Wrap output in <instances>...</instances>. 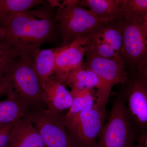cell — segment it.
<instances>
[{
	"label": "cell",
	"instance_id": "obj_1",
	"mask_svg": "<svg viewBox=\"0 0 147 147\" xmlns=\"http://www.w3.org/2000/svg\"><path fill=\"white\" fill-rule=\"evenodd\" d=\"M47 1L18 15L5 27L4 40L20 55H32L43 44L61 36L55 10Z\"/></svg>",
	"mask_w": 147,
	"mask_h": 147
},
{
	"label": "cell",
	"instance_id": "obj_2",
	"mask_svg": "<svg viewBox=\"0 0 147 147\" xmlns=\"http://www.w3.org/2000/svg\"><path fill=\"white\" fill-rule=\"evenodd\" d=\"M4 84L32 110L44 109L42 87L32 55H21L13 61L6 69Z\"/></svg>",
	"mask_w": 147,
	"mask_h": 147
},
{
	"label": "cell",
	"instance_id": "obj_3",
	"mask_svg": "<svg viewBox=\"0 0 147 147\" xmlns=\"http://www.w3.org/2000/svg\"><path fill=\"white\" fill-rule=\"evenodd\" d=\"M62 1L55 12L61 36L59 47L68 45L79 37L88 35L100 23L89 9L79 5L80 1Z\"/></svg>",
	"mask_w": 147,
	"mask_h": 147
},
{
	"label": "cell",
	"instance_id": "obj_4",
	"mask_svg": "<svg viewBox=\"0 0 147 147\" xmlns=\"http://www.w3.org/2000/svg\"><path fill=\"white\" fill-rule=\"evenodd\" d=\"M138 139L124 102L117 94L108 121L102 127L94 147H135Z\"/></svg>",
	"mask_w": 147,
	"mask_h": 147
},
{
	"label": "cell",
	"instance_id": "obj_5",
	"mask_svg": "<svg viewBox=\"0 0 147 147\" xmlns=\"http://www.w3.org/2000/svg\"><path fill=\"white\" fill-rule=\"evenodd\" d=\"M105 105L96 102L92 108L69 117L63 116L70 138L77 147H94L106 117Z\"/></svg>",
	"mask_w": 147,
	"mask_h": 147
},
{
	"label": "cell",
	"instance_id": "obj_6",
	"mask_svg": "<svg viewBox=\"0 0 147 147\" xmlns=\"http://www.w3.org/2000/svg\"><path fill=\"white\" fill-rule=\"evenodd\" d=\"M121 85L118 94L124 102L134 131L138 138L147 134V82L131 75Z\"/></svg>",
	"mask_w": 147,
	"mask_h": 147
},
{
	"label": "cell",
	"instance_id": "obj_7",
	"mask_svg": "<svg viewBox=\"0 0 147 147\" xmlns=\"http://www.w3.org/2000/svg\"><path fill=\"white\" fill-rule=\"evenodd\" d=\"M83 66L94 71L102 84V94L96 102L106 105L114 86L126 82L129 75L125 69L122 57L106 59L100 57L86 51Z\"/></svg>",
	"mask_w": 147,
	"mask_h": 147
},
{
	"label": "cell",
	"instance_id": "obj_8",
	"mask_svg": "<svg viewBox=\"0 0 147 147\" xmlns=\"http://www.w3.org/2000/svg\"><path fill=\"white\" fill-rule=\"evenodd\" d=\"M61 114L32 110L27 117L36 129L45 147H77L71 140Z\"/></svg>",
	"mask_w": 147,
	"mask_h": 147
},
{
	"label": "cell",
	"instance_id": "obj_9",
	"mask_svg": "<svg viewBox=\"0 0 147 147\" xmlns=\"http://www.w3.org/2000/svg\"><path fill=\"white\" fill-rule=\"evenodd\" d=\"M123 41L121 55L129 75L147 59V29L144 24L123 20Z\"/></svg>",
	"mask_w": 147,
	"mask_h": 147
},
{
	"label": "cell",
	"instance_id": "obj_10",
	"mask_svg": "<svg viewBox=\"0 0 147 147\" xmlns=\"http://www.w3.org/2000/svg\"><path fill=\"white\" fill-rule=\"evenodd\" d=\"M89 35L79 37L68 45L56 48L54 75L65 74L83 65L89 39Z\"/></svg>",
	"mask_w": 147,
	"mask_h": 147
},
{
	"label": "cell",
	"instance_id": "obj_11",
	"mask_svg": "<svg viewBox=\"0 0 147 147\" xmlns=\"http://www.w3.org/2000/svg\"><path fill=\"white\" fill-rule=\"evenodd\" d=\"M42 102L47 105L48 112L58 115L71 107L73 102L71 92L54 75L42 85Z\"/></svg>",
	"mask_w": 147,
	"mask_h": 147
},
{
	"label": "cell",
	"instance_id": "obj_12",
	"mask_svg": "<svg viewBox=\"0 0 147 147\" xmlns=\"http://www.w3.org/2000/svg\"><path fill=\"white\" fill-rule=\"evenodd\" d=\"M56 79L65 86L79 89H96V98L102 94V87L97 75L89 69L83 65L65 74L53 75Z\"/></svg>",
	"mask_w": 147,
	"mask_h": 147
},
{
	"label": "cell",
	"instance_id": "obj_13",
	"mask_svg": "<svg viewBox=\"0 0 147 147\" xmlns=\"http://www.w3.org/2000/svg\"><path fill=\"white\" fill-rule=\"evenodd\" d=\"M9 147H45V146L38 131L26 117L15 124Z\"/></svg>",
	"mask_w": 147,
	"mask_h": 147
},
{
	"label": "cell",
	"instance_id": "obj_14",
	"mask_svg": "<svg viewBox=\"0 0 147 147\" xmlns=\"http://www.w3.org/2000/svg\"><path fill=\"white\" fill-rule=\"evenodd\" d=\"M5 99L0 101V127L16 123L27 117L32 110L27 104L11 91Z\"/></svg>",
	"mask_w": 147,
	"mask_h": 147
},
{
	"label": "cell",
	"instance_id": "obj_15",
	"mask_svg": "<svg viewBox=\"0 0 147 147\" xmlns=\"http://www.w3.org/2000/svg\"><path fill=\"white\" fill-rule=\"evenodd\" d=\"M121 0H84L79 5L88 8L100 23L123 19Z\"/></svg>",
	"mask_w": 147,
	"mask_h": 147
},
{
	"label": "cell",
	"instance_id": "obj_16",
	"mask_svg": "<svg viewBox=\"0 0 147 147\" xmlns=\"http://www.w3.org/2000/svg\"><path fill=\"white\" fill-rule=\"evenodd\" d=\"M90 34L109 44L121 55L123 41V19L100 23Z\"/></svg>",
	"mask_w": 147,
	"mask_h": 147
},
{
	"label": "cell",
	"instance_id": "obj_17",
	"mask_svg": "<svg viewBox=\"0 0 147 147\" xmlns=\"http://www.w3.org/2000/svg\"><path fill=\"white\" fill-rule=\"evenodd\" d=\"M45 2L42 0H0V24L5 28L19 14Z\"/></svg>",
	"mask_w": 147,
	"mask_h": 147
},
{
	"label": "cell",
	"instance_id": "obj_18",
	"mask_svg": "<svg viewBox=\"0 0 147 147\" xmlns=\"http://www.w3.org/2000/svg\"><path fill=\"white\" fill-rule=\"evenodd\" d=\"M56 48L39 50L33 54L35 68L40 79L41 87L55 71Z\"/></svg>",
	"mask_w": 147,
	"mask_h": 147
},
{
	"label": "cell",
	"instance_id": "obj_19",
	"mask_svg": "<svg viewBox=\"0 0 147 147\" xmlns=\"http://www.w3.org/2000/svg\"><path fill=\"white\" fill-rule=\"evenodd\" d=\"M73 102L71 107L65 117H69L82 111L90 109L96 102V96L94 95V90L89 89L71 88Z\"/></svg>",
	"mask_w": 147,
	"mask_h": 147
},
{
	"label": "cell",
	"instance_id": "obj_20",
	"mask_svg": "<svg viewBox=\"0 0 147 147\" xmlns=\"http://www.w3.org/2000/svg\"><path fill=\"white\" fill-rule=\"evenodd\" d=\"M123 20L142 24L147 18V0H121Z\"/></svg>",
	"mask_w": 147,
	"mask_h": 147
},
{
	"label": "cell",
	"instance_id": "obj_21",
	"mask_svg": "<svg viewBox=\"0 0 147 147\" xmlns=\"http://www.w3.org/2000/svg\"><path fill=\"white\" fill-rule=\"evenodd\" d=\"M89 35V39L87 46V51L91 52L100 57L106 59L121 57V55L109 44L95 37L90 34Z\"/></svg>",
	"mask_w": 147,
	"mask_h": 147
},
{
	"label": "cell",
	"instance_id": "obj_22",
	"mask_svg": "<svg viewBox=\"0 0 147 147\" xmlns=\"http://www.w3.org/2000/svg\"><path fill=\"white\" fill-rule=\"evenodd\" d=\"M20 54L5 41L0 42V85H4L5 76L7 66Z\"/></svg>",
	"mask_w": 147,
	"mask_h": 147
},
{
	"label": "cell",
	"instance_id": "obj_23",
	"mask_svg": "<svg viewBox=\"0 0 147 147\" xmlns=\"http://www.w3.org/2000/svg\"><path fill=\"white\" fill-rule=\"evenodd\" d=\"M16 123L0 127V147H9L12 131Z\"/></svg>",
	"mask_w": 147,
	"mask_h": 147
},
{
	"label": "cell",
	"instance_id": "obj_24",
	"mask_svg": "<svg viewBox=\"0 0 147 147\" xmlns=\"http://www.w3.org/2000/svg\"><path fill=\"white\" fill-rule=\"evenodd\" d=\"M131 75L137 76L147 82V59L139 66L135 72Z\"/></svg>",
	"mask_w": 147,
	"mask_h": 147
},
{
	"label": "cell",
	"instance_id": "obj_25",
	"mask_svg": "<svg viewBox=\"0 0 147 147\" xmlns=\"http://www.w3.org/2000/svg\"><path fill=\"white\" fill-rule=\"evenodd\" d=\"M135 147H147V134L139 137Z\"/></svg>",
	"mask_w": 147,
	"mask_h": 147
},
{
	"label": "cell",
	"instance_id": "obj_26",
	"mask_svg": "<svg viewBox=\"0 0 147 147\" xmlns=\"http://www.w3.org/2000/svg\"><path fill=\"white\" fill-rule=\"evenodd\" d=\"M11 90L10 88L7 85H0V95L5 94L6 95L10 92Z\"/></svg>",
	"mask_w": 147,
	"mask_h": 147
},
{
	"label": "cell",
	"instance_id": "obj_27",
	"mask_svg": "<svg viewBox=\"0 0 147 147\" xmlns=\"http://www.w3.org/2000/svg\"><path fill=\"white\" fill-rule=\"evenodd\" d=\"M6 30L5 27L0 24V42L4 40L5 38Z\"/></svg>",
	"mask_w": 147,
	"mask_h": 147
},
{
	"label": "cell",
	"instance_id": "obj_28",
	"mask_svg": "<svg viewBox=\"0 0 147 147\" xmlns=\"http://www.w3.org/2000/svg\"><path fill=\"white\" fill-rule=\"evenodd\" d=\"M144 25L146 27V29H147V18H146L145 22L144 23Z\"/></svg>",
	"mask_w": 147,
	"mask_h": 147
}]
</instances>
